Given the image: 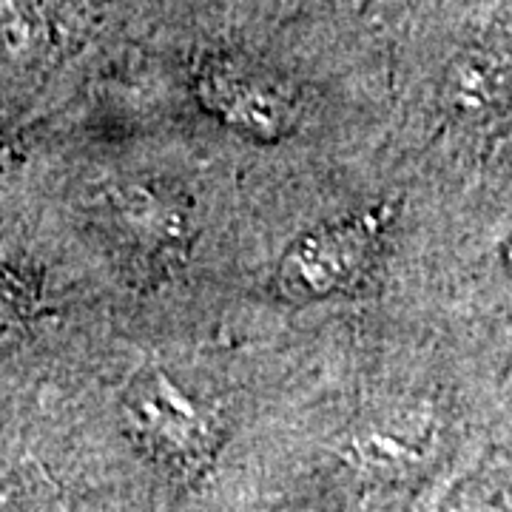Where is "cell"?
Segmentation results:
<instances>
[{
    "mask_svg": "<svg viewBox=\"0 0 512 512\" xmlns=\"http://www.w3.org/2000/svg\"><path fill=\"white\" fill-rule=\"evenodd\" d=\"M123 419L134 444L180 476L202 473L222 439L211 413L163 370H143L131 379Z\"/></svg>",
    "mask_w": 512,
    "mask_h": 512,
    "instance_id": "cell-1",
    "label": "cell"
},
{
    "mask_svg": "<svg viewBox=\"0 0 512 512\" xmlns=\"http://www.w3.org/2000/svg\"><path fill=\"white\" fill-rule=\"evenodd\" d=\"M200 89L202 103L237 131L259 140H279V134L291 128L293 111L288 100L256 77L217 69L202 77Z\"/></svg>",
    "mask_w": 512,
    "mask_h": 512,
    "instance_id": "cell-3",
    "label": "cell"
},
{
    "mask_svg": "<svg viewBox=\"0 0 512 512\" xmlns=\"http://www.w3.org/2000/svg\"><path fill=\"white\" fill-rule=\"evenodd\" d=\"M507 66L484 52L456 60L444 80V106L458 120L478 123L507 100Z\"/></svg>",
    "mask_w": 512,
    "mask_h": 512,
    "instance_id": "cell-4",
    "label": "cell"
},
{
    "mask_svg": "<svg viewBox=\"0 0 512 512\" xmlns=\"http://www.w3.org/2000/svg\"><path fill=\"white\" fill-rule=\"evenodd\" d=\"M376 228L370 222H345L302 237L282 259L279 288L293 302L325 299L342 291L365 268Z\"/></svg>",
    "mask_w": 512,
    "mask_h": 512,
    "instance_id": "cell-2",
    "label": "cell"
}]
</instances>
